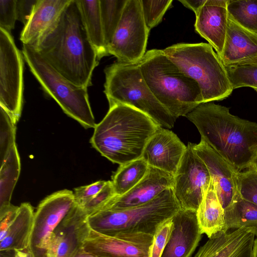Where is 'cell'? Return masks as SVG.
Instances as JSON below:
<instances>
[{
    "label": "cell",
    "instance_id": "6da1fadb",
    "mask_svg": "<svg viewBox=\"0 0 257 257\" xmlns=\"http://www.w3.org/2000/svg\"><path fill=\"white\" fill-rule=\"evenodd\" d=\"M34 48L71 82L86 88L91 85L99 60L76 0H71L55 28Z\"/></svg>",
    "mask_w": 257,
    "mask_h": 257
},
{
    "label": "cell",
    "instance_id": "7a4b0ae2",
    "mask_svg": "<svg viewBox=\"0 0 257 257\" xmlns=\"http://www.w3.org/2000/svg\"><path fill=\"white\" fill-rule=\"evenodd\" d=\"M186 117L205 141L237 172L251 167L257 153V123L233 115L213 102L202 103Z\"/></svg>",
    "mask_w": 257,
    "mask_h": 257
},
{
    "label": "cell",
    "instance_id": "3957f363",
    "mask_svg": "<svg viewBox=\"0 0 257 257\" xmlns=\"http://www.w3.org/2000/svg\"><path fill=\"white\" fill-rule=\"evenodd\" d=\"M159 126L141 111L115 104L96 124L90 143L102 156L121 165L142 158L147 143Z\"/></svg>",
    "mask_w": 257,
    "mask_h": 257
},
{
    "label": "cell",
    "instance_id": "277c9868",
    "mask_svg": "<svg viewBox=\"0 0 257 257\" xmlns=\"http://www.w3.org/2000/svg\"><path fill=\"white\" fill-rule=\"evenodd\" d=\"M138 65L150 89L176 119L203 103L197 83L182 71L163 50L146 52Z\"/></svg>",
    "mask_w": 257,
    "mask_h": 257
},
{
    "label": "cell",
    "instance_id": "5b68a950",
    "mask_svg": "<svg viewBox=\"0 0 257 257\" xmlns=\"http://www.w3.org/2000/svg\"><path fill=\"white\" fill-rule=\"evenodd\" d=\"M163 50L197 83L203 103L223 100L232 93L233 89L225 67L209 43H179Z\"/></svg>",
    "mask_w": 257,
    "mask_h": 257
},
{
    "label": "cell",
    "instance_id": "8992f818",
    "mask_svg": "<svg viewBox=\"0 0 257 257\" xmlns=\"http://www.w3.org/2000/svg\"><path fill=\"white\" fill-rule=\"evenodd\" d=\"M180 209L173 188H168L144 205L122 209H101L87 217L91 230L113 235L120 233L154 235L159 225Z\"/></svg>",
    "mask_w": 257,
    "mask_h": 257
},
{
    "label": "cell",
    "instance_id": "52a82bcc",
    "mask_svg": "<svg viewBox=\"0 0 257 257\" xmlns=\"http://www.w3.org/2000/svg\"><path fill=\"white\" fill-rule=\"evenodd\" d=\"M104 73V92L109 106L127 105L145 113L161 127L174 126L176 119L153 94L138 63L116 61L106 67Z\"/></svg>",
    "mask_w": 257,
    "mask_h": 257
},
{
    "label": "cell",
    "instance_id": "ba28073f",
    "mask_svg": "<svg viewBox=\"0 0 257 257\" xmlns=\"http://www.w3.org/2000/svg\"><path fill=\"white\" fill-rule=\"evenodd\" d=\"M23 57L46 93L63 111L86 128L96 124L90 105L87 88L76 85L57 71L33 47L23 44Z\"/></svg>",
    "mask_w": 257,
    "mask_h": 257
},
{
    "label": "cell",
    "instance_id": "9c48e42d",
    "mask_svg": "<svg viewBox=\"0 0 257 257\" xmlns=\"http://www.w3.org/2000/svg\"><path fill=\"white\" fill-rule=\"evenodd\" d=\"M150 30L143 15L141 0H127L121 18L107 48L117 61L136 64L146 53Z\"/></svg>",
    "mask_w": 257,
    "mask_h": 257
},
{
    "label": "cell",
    "instance_id": "30bf717a",
    "mask_svg": "<svg viewBox=\"0 0 257 257\" xmlns=\"http://www.w3.org/2000/svg\"><path fill=\"white\" fill-rule=\"evenodd\" d=\"M74 193L67 189L45 198L34 213L29 245L30 257H47L51 236L59 224L76 205Z\"/></svg>",
    "mask_w": 257,
    "mask_h": 257
},
{
    "label": "cell",
    "instance_id": "8fae6325",
    "mask_svg": "<svg viewBox=\"0 0 257 257\" xmlns=\"http://www.w3.org/2000/svg\"><path fill=\"white\" fill-rule=\"evenodd\" d=\"M23 58L11 33L0 28V106L16 122L23 104Z\"/></svg>",
    "mask_w": 257,
    "mask_h": 257
},
{
    "label": "cell",
    "instance_id": "7c38bea8",
    "mask_svg": "<svg viewBox=\"0 0 257 257\" xmlns=\"http://www.w3.org/2000/svg\"><path fill=\"white\" fill-rule=\"evenodd\" d=\"M211 180L206 165L189 143L174 175L172 187L180 209L197 212Z\"/></svg>",
    "mask_w": 257,
    "mask_h": 257
},
{
    "label": "cell",
    "instance_id": "4fadbf2b",
    "mask_svg": "<svg viewBox=\"0 0 257 257\" xmlns=\"http://www.w3.org/2000/svg\"><path fill=\"white\" fill-rule=\"evenodd\" d=\"M153 239L148 233L108 235L90 230L82 247L97 257H149Z\"/></svg>",
    "mask_w": 257,
    "mask_h": 257
},
{
    "label": "cell",
    "instance_id": "5bb4252c",
    "mask_svg": "<svg viewBox=\"0 0 257 257\" xmlns=\"http://www.w3.org/2000/svg\"><path fill=\"white\" fill-rule=\"evenodd\" d=\"M88 216L81 206L76 204L54 231L47 257H74L90 231Z\"/></svg>",
    "mask_w": 257,
    "mask_h": 257
},
{
    "label": "cell",
    "instance_id": "9a60e30c",
    "mask_svg": "<svg viewBox=\"0 0 257 257\" xmlns=\"http://www.w3.org/2000/svg\"><path fill=\"white\" fill-rule=\"evenodd\" d=\"M189 144L206 165L219 201L225 210L239 195L237 185L238 172L203 140L201 139L197 144Z\"/></svg>",
    "mask_w": 257,
    "mask_h": 257
},
{
    "label": "cell",
    "instance_id": "2e32d148",
    "mask_svg": "<svg viewBox=\"0 0 257 257\" xmlns=\"http://www.w3.org/2000/svg\"><path fill=\"white\" fill-rule=\"evenodd\" d=\"M186 148L173 132L159 126L147 143L142 158L149 166L175 175Z\"/></svg>",
    "mask_w": 257,
    "mask_h": 257
},
{
    "label": "cell",
    "instance_id": "e0dca14e",
    "mask_svg": "<svg viewBox=\"0 0 257 257\" xmlns=\"http://www.w3.org/2000/svg\"><path fill=\"white\" fill-rule=\"evenodd\" d=\"M174 178L171 174L149 166L144 177L134 187L121 196H115L101 209L122 210L147 204L172 188Z\"/></svg>",
    "mask_w": 257,
    "mask_h": 257
},
{
    "label": "cell",
    "instance_id": "ac0fdd59",
    "mask_svg": "<svg viewBox=\"0 0 257 257\" xmlns=\"http://www.w3.org/2000/svg\"><path fill=\"white\" fill-rule=\"evenodd\" d=\"M172 219L173 227L161 257H191L202 234L196 212L180 209Z\"/></svg>",
    "mask_w": 257,
    "mask_h": 257
},
{
    "label": "cell",
    "instance_id": "d6986e66",
    "mask_svg": "<svg viewBox=\"0 0 257 257\" xmlns=\"http://www.w3.org/2000/svg\"><path fill=\"white\" fill-rule=\"evenodd\" d=\"M228 0H206L196 16V32L206 40L220 58L228 25Z\"/></svg>",
    "mask_w": 257,
    "mask_h": 257
},
{
    "label": "cell",
    "instance_id": "ffe728a7",
    "mask_svg": "<svg viewBox=\"0 0 257 257\" xmlns=\"http://www.w3.org/2000/svg\"><path fill=\"white\" fill-rule=\"evenodd\" d=\"M254 236L244 228L220 231L209 237L194 257H252Z\"/></svg>",
    "mask_w": 257,
    "mask_h": 257
},
{
    "label": "cell",
    "instance_id": "44dd1931",
    "mask_svg": "<svg viewBox=\"0 0 257 257\" xmlns=\"http://www.w3.org/2000/svg\"><path fill=\"white\" fill-rule=\"evenodd\" d=\"M71 0H38L32 15L21 32L23 44L35 48L57 24Z\"/></svg>",
    "mask_w": 257,
    "mask_h": 257
},
{
    "label": "cell",
    "instance_id": "7402d4cb",
    "mask_svg": "<svg viewBox=\"0 0 257 257\" xmlns=\"http://www.w3.org/2000/svg\"><path fill=\"white\" fill-rule=\"evenodd\" d=\"M257 57V34L242 27L229 17L222 54L225 66L236 65Z\"/></svg>",
    "mask_w": 257,
    "mask_h": 257
},
{
    "label": "cell",
    "instance_id": "603a6c76",
    "mask_svg": "<svg viewBox=\"0 0 257 257\" xmlns=\"http://www.w3.org/2000/svg\"><path fill=\"white\" fill-rule=\"evenodd\" d=\"M34 213V208L29 203L21 204L15 218L4 235L0 237L1 252L27 250Z\"/></svg>",
    "mask_w": 257,
    "mask_h": 257
},
{
    "label": "cell",
    "instance_id": "cb8c5ba5",
    "mask_svg": "<svg viewBox=\"0 0 257 257\" xmlns=\"http://www.w3.org/2000/svg\"><path fill=\"white\" fill-rule=\"evenodd\" d=\"M196 216L201 233L205 234L208 238L224 230V210L212 179L196 212Z\"/></svg>",
    "mask_w": 257,
    "mask_h": 257
},
{
    "label": "cell",
    "instance_id": "d4e9b609",
    "mask_svg": "<svg viewBox=\"0 0 257 257\" xmlns=\"http://www.w3.org/2000/svg\"><path fill=\"white\" fill-rule=\"evenodd\" d=\"M90 41L98 60L109 55L105 45L99 0H76Z\"/></svg>",
    "mask_w": 257,
    "mask_h": 257
},
{
    "label": "cell",
    "instance_id": "484cf974",
    "mask_svg": "<svg viewBox=\"0 0 257 257\" xmlns=\"http://www.w3.org/2000/svg\"><path fill=\"white\" fill-rule=\"evenodd\" d=\"M224 230L246 228L257 236V205L239 195L233 203L224 210Z\"/></svg>",
    "mask_w": 257,
    "mask_h": 257
},
{
    "label": "cell",
    "instance_id": "4316f807",
    "mask_svg": "<svg viewBox=\"0 0 257 257\" xmlns=\"http://www.w3.org/2000/svg\"><path fill=\"white\" fill-rule=\"evenodd\" d=\"M21 169L20 159L16 143L9 150L0 171V210L10 207L14 189Z\"/></svg>",
    "mask_w": 257,
    "mask_h": 257
},
{
    "label": "cell",
    "instance_id": "83f0119b",
    "mask_svg": "<svg viewBox=\"0 0 257 257\" xmlns=\"http://www.w3.org/2000/svg\"><path fill=\"white\" fill-rule=\"evenodd\" d=\"M149 165L142 158L119 165L111 182L116 196H121L134 187L146 174Z\"/></svg>",
    "mask_w": 257,
    "mask_h": 257
},
{
    "label": "cell",
    "instance_id": "f1b7e54d",
    "mask_svg": "<svg viewBox=\"0 0 257 257\" xmlns=\"http://www.w3.org/2000/svg\"><path fill=\"white\" fill-rule=\"evenodd\" d=\"M126 2L127 0H99L104 39L107 50L120 22Z\"/></svg>",
    "mask_w": 257,
    "mask_h": 257
},
{
    "label": "cell",
    "instance_id": "f546056e",
    "mask_svg": "<svg viewBox=\"0 0 257 257\" xmlns=\"http://www.w3.org/2000/svg\"><path fill=\"white\" fill-rule=\"evenodd\" d=\"M227 9L235 23L257 34V0H228Z\"/></svg>",
    "mask_w": 257,
    "mask_h": 257
},
{
    "label": "cell",
    "instance_id": "4dcf8cb0",
    "mask_svg": "<svg viewBox=\"0 0 257 257\" xmlns=\"http://www.w3.org/2000/svg\"><path fill=\"white\" fill-rule=\"evenodd\" d=\"M233 89L242 87L257 89V66L236 64L225 66Z\"/></svg>",
    "mask_w": 257,
    "mask_h": 257
},
{
    "label": "cell",
    "instance_id": "1f68e13d",
    "mask_svg": "<svg viewBox=\"0 0 257 257\" xmlns=\"http://www.w3.org/2000/svg\"><path fill=\"white\" fill-rule=\"evenodd\" d=\"M16 122L0 106V162H3L9 150L16 143Z\"/></svg>",
    "mask_w": 257,
    "mask_h": 257
},
{
    "label": "cell",
    "instance_id": "d6a6232c",
    "mask_svg": "<svg viewBox=\"0 0 257 257\" xmlns=\"http://www.w3.org/2000/svg\"><path fill=\"white\" fill-rule=\"evenodd\" d=\"M172 0H141L144 19L149 30L158 25L166 11L172 5Z\"/></svg>",
    "mask_w": 257,
    "mask_h": 257
},
{
    "label": "cell",
    "instance_id": "836d02e7",
    "mask_svg": "<svg viewBox=\"0 0 257 257\" xmlns=\"http://www.w3.org/2000/svg\"><path fill=\"white\" fill-rule=\"evenodd\" d=\"M237 185L240 196L257 205V170L251 167L238 172Z\"/></svg>",
    "mask_w": 257,
    "mask_h": 257
},
{
    "label": "cell",
    "instance_id": "e575fe53",
    "mask_svg": "<svg viewBox=\"0 0 257 257\" xmlns=\"http://www.w3.org/2000/svg\"><path fill=\"white\" fill-rule=\"evenodd\" d=\"M173 227L172 217L161 223L153 235L149 257H161Z\"/></svg>",
    "mask_w": 257,
    "mask_h": 257
},
{
    "label": "cell",
    "instance_id": "d590c367",
    "mask_svg": "<svg viewBox=\"0 0 257 257\" xmlns=\"http://www.w3.org/2000/svg\"><path fill=\"white\" fill-rule=\"evenodd\" d=\"M116 194L112 182L107 181L103 188L90 201L81 206L88 215L101 209Z\"/></svg>",
    "mask_w": 257,
    "mask_h": 257
},
{
    "label": "cell",
    "instance_id": "8d00e7d4",
    "mask_svg": "<svg viewBox=\"0 0 257 257\" xmlns=\"http://www.w3.org/2000/svg\"><path fill=\"white\" fill-rule=\"evenodd\" d=\"M17 20L16 0H0V28L11 33Z\"/></svg>",
    "mask_w": 257,
    "mask_h": 257
},
{
    "label": "cell",
    "instance_id": "74e56055",
    "mask_svg": "<svg viewBox=\"0 0 257 257\" xmlns=\"http://www.w3.org/2000/svg\"><path fill=\"white\" fill-rule=\"evenodd\" d=\"M106 182V181H98L75 188L73 193L76 204L80 206H83L103 188Z\"/></svg>",
    "mask_w": 257,
    "mask_h": 257
},
{
    "label": "cell",
    "instance_id": "f35d334b",
    "mask_svg": "<svg viewBox=\"0 0 257 257\" xmlns=\"http://www.w3.org/2000/svg\"><path fill=\"white\" fill-rule=\"evenodd\" d=\"M38 0H16L17 20L25 26L29 22Z\"/></svg>",
    "mask_w": 257,
    "mask_h": 257
},
{
    "label": "cell",
    "instance_id": "ab89813d",
    "mask_svg": "<svg viewBox=\"0 0 257 257\" xmlns=\"http://www.w3.org/2000/svg\"><path fill=\"white\" fill-rule=\"evenodd\" d=\"M185 7L193 11L197 15L206 0H179Z\"/></svg>",
    "mask_w": 257,
    "mask_h": 257
},
{
    "label": "cell",
    "instance_id": "60d3db41",
    "mask_svg": "<svg viewBox=\"0 0 257 257\" xmlns=\"http://www.w3.org/2000/svg\"><path fill=\"white\" fill-rule=\"evenodd\" d=\"M74 257H97L94 255L85 251L83 247L75 254Z\"/></svg>",
    "mask_w": 257,
    "mask_h": 257
},
{
    "label": "cell",
    "instance_id": "b9f144b4",
    "mask_svg": "<svg viewBox=\"0 0 257 257\" xmlns=\"http://www.w3.org/2000/svg\"><path fill=\"white\" fill-rule=\"evenodd\" d=\"M15 257H30V256L25 250H16Z\"/></svg>",
    "mask_w": 257,
    "mask_h": 257
},
{
    "label": "cell",
    "instance_id": "7bdbcfd3",
    "mask_svg": "<svg viewBox=\"0 0 257 257\" xmlns=\"http://www.w3.org/2000/svg\"><path fill=\"white\" fill-rule=\"evenodd\" d=\"M239 64H250L257 66V57L239 63Z\"/></svg>",
    "mask_w": 257,
    "mask_h": 257
},
{
    "label": "cell",
    "instance_id": "ee69618b",
    "mask_svg": "<svg viewBox=\"0 0 257 257\" xmlns=\"http://www.w3.org/2000/svg\"><path fill=\"white\" fill-rule=\"evenodd\" d=\"M256 236L253 242L252 257H257V236Z\"/></svg>",
    "mask_w": 257,
    "mask_h": 257
},
{
    "label": "cell",
    "instance_id": "f6af8a7d",
    "mask_svg": "<svg viewBox=\"0 0 257 257\" xmlns=\"http://www.w3.org/2000/svg\"><path fill=\"white\" fill-rule=\"evenodd\" d=\"M251 167L257 170V153L253 162Z\"/></svg>",
    "mask_w": 257,
    "mask_h": 257
},
{
    "label": "cell",
    "instance_id": "bcb514c9",
    "mask_svg": "<svg viewBox=\"0 0 257 257\" xmlns=\"http://www.w3.org/2000/svg\"><path fill=\"white\" fill-rule=\"evenodd\" d=\"M254 90H255V91L257 93V89H253Z\"/></svg>",
    "mask_w": 257,
    "mask_h": 257
}]
</instances>
